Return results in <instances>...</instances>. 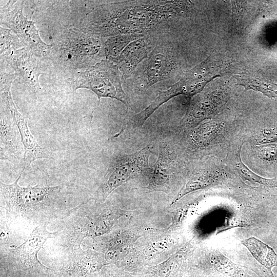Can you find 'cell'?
I'll return each mask as SVG.
<instances>
[{"label":"cell","instance_id":"cb8c5ba5","mask_svg":"<svg viewBox=\"0 0 277 277\" xmlns=\"http://www.w3.org/2000/svg\"><path fill=\"white\" fill-rule=\"evenodd\" d=\"M93 277H134L130 274L114 270H104L97 275Z\"/></svg>","mask_w":277,"mask_h":277},{"label":"cell","instance_id":"4fadbf2b","mask_svg":"<svg viewBox=\"0 0 277 277\" xmlns=\"http://www.w3.org/2000/svg\"><path fill=\"white\" fill-rule=\"evenodd\" d=\"M16 128L12 117H9L1 110V159H21V150Z\"/></svg>","mask_w":277,"mask_h":277},{"label":"cell","instance_id":"7a4b0ae2","mask_svg":"<svg viewBox=\"0 0 277 277\" xmlns=\"http://www.w3.org/2000/svg\"><path fill=\"white\" fill-rule=\"evenodd\" d=\"M105 38L77 28L64 31L51 44L49 57L60 70L75 74L106 59Z\"/></svg>","mask_w":277,"mask_h":277},{"label":"cell","instance_id":"5bb4252c","mask_svg":"<svg viewBox=\"0 0 277 277\" xmlns=\"http://www.w3.org/2000/svg\"><path fill=\"white\" fill-rule=\"evenodd\" d=\"M175 158L174 152L171 146L166 142L161 141L152 175L155 185L161 186L168 182L173 171Z\"/></svg>","mask_w":277,"mask_h":277},{"label":"cell","instance_id":"30bf717a","mask_svg":"<svg viewBox=\"0 0 277 277\" xmlns=\"http://www.w3.org/2000/svg\"><path fill=\"white\" fill-rule=\"evenodd\" d=\"M130 76L135 87L146 90L157 83L167 80L177 67L176 58L168 46L157 44Z\"/></svg>","mask_w":277,"mask_h":277},{"label":"cell","instance_id":"ba28073f","mask_svg":"<svg viewBox=\"0 0 277 277\" xmlns=\"http://www.w3.org/2000/svg\"><path fill=\"white\" fill-rule=\"evenodd\" d=\"M151 145L130 154L114 153L110 160L99 194L104 198L115 189L149 168Z\"/></svg>","mask_w":277,"mask_h":277},{"label":"cell","instance_id":"9a60e30c","mask_svg":"<svg viewBox=\"0 0 277 277\" xmlns=\"http://www.w3.org/2000/svg\"><path fill=\"white\" fill-rule=\"evenodd\" d=\"M241 243L247 248L256 261L267 269L271 270L277 265V254L268 245L255 238L242 240Z\"/></svg>","mask_w":277,"mask_h":277},{"label":"cell","instance_id":"5b68a950","mask_svg":"<svg viewBox=\"0 0 277 277\" xmlns=\"http://www.w3.org/2000/svg\"><path fill=\"white\" fill-rule=\"evenodd\" d=\"M122 74L112 62L103 60L91 68L74 74L67 79L74 90L80 88L89 89L101 97L116 99L126 106L128 97L122 86Z\"/></svg>","mask_w":277,"mask_h":277},{"label":"cell","instance_id":"6da1fadb","mask_svg":"<svg viewBox=\"0 0 277 277\" xmlns=\"http://www.w3.org/2000/svg\"><path fill=\"white\" fill-rule=\"evenodd\" d=\"M187 2L126 1L102 4L86 14L78 29L103 37L150 33L181 14Z\"/></svg>","mask_w":277,"mask_h":277},{"label":"cell","instance_id":"9c48e42d","mask_svg":"<svg viewBox=\"0 0 277 277\" xmlns=\"http://www.w3.org/2000/svg\"><path fill=\"white\" fill-rule=\"evenodd\" d=\"M24 1H9L1 7V23L13 31L25 46L38 57H49L51 45L39 36L34 23L23 14Z\"/></svg>","mask_w":277,"mask_h":277},{"label":"cell","instance_id":"7c38bea8","mask_svg":"<svg viewBox=\"0 0 277 277\" xmlns=\"http://www.w3.org/2000/svg\"><path fill=\"white\" fill-rule=\"evenodd\" d=\"M150 33L148 34V35ZM145 34L142 37L130 43L115 58L114 63L123 77L130 76L135 70L138 64L147 58L150 53V37Z\"/></svg>","mask_w":277,"mask_h":277},{"label":"cell","instance_id":"e0dca14e","mask_svg":"<svg viewBox=\"0 0 277 277\" xmlns=\"http://www.w3.org/2000/svg\"><path fill=\"white\" fill-rule=\"evenodd\" d=\"M144 34H121L109 37L104 46L106 59L112 62L132 42L144 36Z\"/></svg>","mask_w":277,"mask_h":277},{"label":"cell","instance_id":"52a82bcc","mask_svg":"<svg viewBox=\"0 0 277 277\" xmlns=\"http://www.w3.org/2000/svg\"><path fill=\"white\" fill-rule=\"evenodd\" d=\"M16 76L15 73H9L4 70H1V104L9 111L18 131L24 150L21 162L22 171H24L35 160L41 159H51V157L49 154L37 143L29 129L26 118L18 111L13 101L11 87L12 81Z\"/></svg>","mask_w":277,"mask_h":277},{"label":"cell","instance_id":"277c9868","mask_svg":"<svg viewBox=\"0 0 277 277\" xmlns=\"http://www.w3.org/2000/svg\"><path fill=\"white\" fill-rule=\"evenodd\" d=\"M53 234L46 229L45 225L37 226L25 242L10 248L5 262H1V277H45L54 274L56 270L44 266L37 257L46 241Z\"/></svg>","mask_w":277,"mask_h":277},{"label":"cell","instance_id":"ac0fdd59","mask_svg":"<svg viewBox=\"0 0 277 277\" xmlns=\"http://www.w3.org/2000/svg\"><path fill=\"white\" fill-rule=\"evenodd\" d=\"M241 146L238 150L235 156V168L239 175L244 180L251 183H258L271 188H277V180L265 178L261 176L250 170L243 162L241 157Z\"/></svg>","mask_w":277,"mask_h":277},{"label":"cell","instance_id":"2e32d148","mask_svg":"<svg viewBox=\"0 0 277 277\" xmlns=\"http://www.w3.org/2000/svg\"><path fill=\"white\" fill-rule=\"evenodd\" d=\"M233 77L238 84L244 87L246 90H252L269 98H277V84L270 81L244 75H235Z\"/></svg>","mask_w":277,"mask_h":277},{"label":"cell","instance_id":"8fae6325","mask_svg":"<svg viewBox=\"0 0 277 277\" xmlns=\"http://www.w3.org/2000/svg\"><path fill=\"white\" fill-rule=\"evenodd\" d=\"M38 58L26 47L13 49L1 57L14 70L17 76L36 91L41 88L38 77L43 73Z\"/></svg>","mask_w":277,"mask_h":277},{"label":"cell","instance_id":"484cf974","mask_svg":"<svg viewBox=\"0 0 277 277\" xmlns=\"http://www.w3.org/2000/svg\"><path fill=\"white\" fill-rule=\"evenodd\" d=\"M51 275L48 276H45V277H51Z\"/></svg>","mask_w":277,"mask_h":277},{"label":"cell","instance_id":"7402d4cb","mask_svg":"<svg viewBox=\"0 0 277 277\" xmlns=\"http://www.w3.org/2000/svg\"><path fill=\"white\" fill-rule=\"evenodd\" d=\"M254 152L264 161L274 162L277 160V143L257 146L254 148Z\"/></svg>","mask_w":277,"mask_h":277},{"label":"cell","instance_id":"d6986e66","mask_svg":"<svg viewBox=\"0 0 277 277\" xmlns=\"http://www.w3.org/2000/svg\"><path fill=\"white\" fill-rule=\"evenodd\" d=\"M217 179V175L210 172H201L192 177L182 187L174 201H178L187 194L207 187Z\"/></svg>","mask_w":277,"mask_h":277},{"label":"cell","instance_id":"44dd1931","mask_svg":"<svg viewBox=\"0 0 277 277\" xmlns=\"http://www.w3.org/2000/svg\"><path fill=\"white\" fill-rule=\"evenodd\" d=\"M10 29L4 28L1 26V57L7 54L13 49H17L25 47L18 37L11 33Z\"/></svg>","mask_w":277,"mask_h":277},{"label":"cell","instance_id":"ffe728a7","mask_svg":"<svg viewBox=\"0 0 277 277\" xmlns=\"http://www.w3.org/2000/svg\"><path fill=\"white\" fill-rule=\"evenodd\" d=\"M220 126L215 122H208L202 123L192 131L190 137L195 145L204 147L207 145L216 135Z\"/></svg>","mask_w":277,"mask_h":277},{"label":"cell","instance_id":"3957f363","mask_svg":"<svg viewBox=\"0 0 277 277\" xmlns=\"http://www.w3.org/2000/svg\"><path fill=\"white\" fill-rule=\"evenodd\" d=\"M23 172L12 184L1 182V194L5 204L7 216L12 219L23 218L42 222L43 220L42 215L45 219L43 213H46V211L48 212L50 207L60 196L64 187L44 186L39 184L21 186L18 183Z\"/></svg>","mask_w":277,"mask_h":277},{"label":"cell","instance_id":"d4e9b609","mask_svg":"<svg viewBox=\"0 0 277 277\" xmlns=\"http://www.w3.org/2000/svg\"><path fill=\"white\" fill-rule=\"evenodd\" d=\"M256 273L259 277H275L271 272L265 267H262L261 266H259L258 268L255 269Z\"/></svg>","mask_w":277,"mask_h":277},{"label":"cell","instance_id":"8992f818","mask_svg":"<svg viewBox=\"0 0 277 277\" xmlns=\"http://www.w3.org/2000/svg\"><path fill=\"white\" fill-rule=\"evenodd\" d=\"M207 60L185 73L177 82L160 92L146 108L135 114L132 120L134 126L141 127L155 111L172 97L181 94L193 96L200 92L217 76L209 72Z\"/></svg>","mask_w":277,"mask_h":277},{"label":"cell","instance_id":"603a6c76","mask_svg":"<svg viewBox=\"0 0 277 277\" xmlns=\"http://www.w3.org/2000/svg\"><path fill=\"white\" fill-rule=\"evenodd\" d=\"M255 141L261 145L277 143V131L271 128L263 129L255 135Z\"/></svg>","mask_w":277,"mask_h":277}]
</instances>
